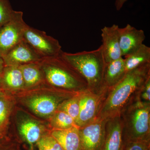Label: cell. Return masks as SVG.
I'll return each mask as SVG.
<instances>
[{"instance_id":"cell-1","label":"cell","mask_w":150,"mask_h":150,"mask_svg":"<svg viewBox=\"0 0 150 150\" xmlns=\"http://www.w3.org/2000/svg\"><path fill=\"white\" fill-rule=\"evenodd\" d=\"M150 78V63L127 72L119 82L108 89L109 94L101 103L97 118L107 120L120 115Z\"/></svg>"},{"instance_id":"cell-2","label":"cell","mask_w":150,"mask_h":150,"mask_svg":"<svg viewBox=\"0 0 150 150\" xmlns=\"http://www.w3.org/2000/svg\"><path fill=\"white\" fill-rule=\"evenodd\" d=\"M61 56L85 80L89 91L96 93L105 89L103 80L106 63L101 46L93 51L76 53L63 51Z\"/></svg>"},{"instance_id":"cell-3","label":"cell","mask_w":150,"mask_h":150,"mask_svg":"<svg viewBox=\"0 0 150 150\" xmlns=\"http://www.w3.org/2000/svg\"><path fill=\"white\" fill-rule=\"evenodd\" d=\"M138 95L120 114L125 144L129 142L150 141V103L142 101Z\"/></svg>"},{"instance_id":"cell-4","label":"cell","mask_w":150,"mask_h":150,"mask_svg":"<svg viewBox=\"0 0 150 150\" xmlns=\"http://www.w3.org/2000/svg\"><path fill=\"white\" fill-rule=\"evenodd\" d=\"M44 81L56 87L75 90L87 89L85 80L61 54L39 61Z\"/></svg>"},{"instance_id":"cell-5","label":"cell","mask_w":150,"mask_h":150,"mask_svg":"<svg viewBox=\"0 0 150 150\" xmlns=\"http://www.w3.org/2000/svg\"><path fill=\"white\" fill-rule=\"evenodd\" d=\"M28 25L23 12L14 11L9 20L0 27V57L2 58L12 48L23 40Z\"/></svg>"},{"instance_id":"cell-6","label":"cell","mask_w":150,"mask_h":150,"mask_svg":"<svg viewBox=\"0 0 150 150\" xmlns=\"http://www.w3.org/2000/svg\"><path fill=\"white\" fill-rule=\"evenodd\" d=\"M23 39L42 59L59 56L63 52L59 40L45 31L28 25Z\"/></svg>"},{"instance_id":"cell-7","label":"cell","mask_w":150,"mask_h":150,"mask_svg":"<svg viewBox=\"0 0 150 150\" xmlns=\"http://www.w3.org/2000/svg\"><path fill=\"white\" fill-rule=\"evenodd\" d=\"M107 120L96 118L83 127L79 128L81 150H100L105 137Z\"/></svg>"},{"instance_id":"cell-8","label":"cell","mask_w":150,"mask_h":150,"mask_svg":"<svg viewBox=\"0 0 150 150\" xmlns=\"http://www.w3.org/2000/svg\"><path fill=\"white\" fill-rule=\"evenodd\" d=\"M79 95V113L76 122L79 128L83 127L97 118L101 105V96L85 90Z\"/></svg>"},{"instance_id":"cell-9","label":"cell","mask_w":150,"mask_h":150,"mask_svg":"<svg viewBox=\"0 0 150 150\" xmlns=\"http://www.w3.org/2000/svg\"><path fill=\"white\" fill-rule=\"evenodd\" d=\"M120 28L116 24L104 26L101 30L102 45L100 46L106 63L122 57L120 45Z\"/></svg>"},{"instance_id":"cell-10","label":"cell","mask_w":150,"mask_h":150,"mask_svg":"<svg viewBox=\"0 0 150 150\" xmlns=\"http://www.w3.org/2000/svg\"><path fill=\"white\" fill-rule=\"evenodd\" d=\"M2 59L5 66H20L39 62L42 58L23 39L12 48Z\"/></svg>"},{"instance_id":"cell-11","label":"cell","mask_w":150,"mask_h":150,"mask_svg":"<svg viewBox=\"0 0 150 150\" xmlns=\"http://www.w3.org/2000/svg\"><path fill=\"white\" fill-rule=\"evenodd\" d=\"M125 145L121 115L107 119L104 141L100 150H124Z\"/></svg>"},{"instance_id":"cell-12","label":"cell","mask_w":150,"mask_h":150,"mask_svg":"<svg viewBox=\"0 0 150 150\" xmlns=\"http://www.w3.org/2000/svg\"><path fill=\"white\" fill-rule=\"evenodd\" d=\"M121 56L125 57L136 51L143 45L146 38L144 31L127 24L119 29Z\"/></svg>"},{"instance_id":"cell-13","label":"cell","mask_w":150,"mask_h":150,"mask_svg":"<svg viewBox=\"0 0 150 150\" xmlns=\"http://www.w3.org/2000/svg\"><path fill=\"white\" fill-rule=\"evenodd\" d=\"M62 101V99L55 96H40L30 99L28 104L37 115L43 117H51L57 110Z\"/></svg>"},{"instance_id":"cell-14","label":"cell","mask_w":150,"mask_h":150,"mask_svg":"<svg viewBox=\"0 0 150 150\" xmlns=\"http://www.w3.org/2000/svg\"><path fill=\"white\" fill-rule=\"evenodd\" d=\"M79 128L52 129L50 135L61 145L63 150H81Z\"/></svg>"},{"instance_id":"cell-15","label":"cell","mask_w":150,"mask_h":150,"mask_svg":"<svg viewBox=\"0 0 150 150\" xmlns=\"http://www.w3.org/2000/svg\"><path fill=\"white\" fill-rule=\"evenodd\" d=\"M0 83L2 90L6 91L25 88L20 66H5L0 74Z\"/></svg>"},{"instance_id":"cell-16","label":"cell","mask_w":150,"mask_h":150,"mask_svg":"<svg viewBox=\"0 0 150 150\" xmlns=\"http://www.w3.org/2000/svg\"><path fill=\"white\" fill-rule=\"evenodd\" d=\"M126 73L123 57L106 63L103 80L105 88H110L115 86L123 78Z\"/></svg>"},{"instance_id":"cell-17","label":"cell","mask_w":150,"mask_h":150,"mask_svg":"<svg viewBox=\"0 0 150 150\" xmlns=\"http://www.w3.org/2000/svg\"><path fill=\"white\" fill-rule=\"evenodd\" d=\"M25 87H32L44 81L43 72L39 62L20 66Z\"/></svg>"},{"instance_id":"cell-18","label":"cell","mask_w":150,"mask_h":150,"mask_svg":"<svg viewBox=\"0 0 150 150\" xmlns=\"http://www.w3.org/2000/svg\"><path fill=\"white\" fill-rule=\"evenodd\" d=\"M124 59L126 72L150 63V48L143 44L140 48Z\"/></svg>"},{"instance_id":"cell-19","label":"cell","mask_w":150,"mask_h":150,"mask_svg":"<svg viewBox=\"0 0 150 150\" xmlns=\"http://www.w3.org/2000/svg\"><path fill=\"white\" fill-rule=\"evenodd\" d=\"M20 133L23 138L32 149L43 136V129L39 124L32 121H24L19 128Z\"/></svg>"},{"instance_id":"cell-20","label":"cell","mask_w":150,"mask_h":150,"mask_svg":"<svg viewBox=\"0 0 150 150\" xmlns=\"http://www.w3.org/2000/svg\"><path fill=\"white\" fill-rule=\"evenodd\" d=\"M4 90H0V133L5 135L11 111V98Z\"/></svg>"},{"instance_id":"cell-21","label":"cell","mask_w":150,"mask_h":150,"mask_svg":"<svg viewBox=\"0 0 150 150\" xmlns=\"http://www.w3.org/2000/svg\"><path fill=\"white\" fill-rule=\"evenodd\" d=\"M50 124L53 129L61 130L78 127L74 120L69 115L58 110L50 117Z\"/></svg>"},{"instance_id":"cell-22","label":"cell","mask_w":150,"mask_h":150,"mask_svg":"<svg viewBox=\"0 0 150 150\" xmlns=\"http://www.w3.org/2000/svg\"><path fill=\"white\" fill-rule=\"evenodd\" d=\"M57 110L64 111L69 115L76 122L79 113V95L63 100L58 108Z\"/></svg>"},{"instance_id":"cell-23","label":"cell","mask_w":150,"mask_h":150,"mask_svg":"<svg viewBox=\"0 0 150 150\" xmlns=\"http://www.w3.org/2000/svg\"><path fill=\"white\" fill-rule=\"evenodd\" d=\"M36 144L38 150H63L61 145L50 134L43 135Z\"/></svg>"},{"instance_id":"cell-24","label":"cell","mask_w":150,"mask_h":150,"mask_svg":"<svg viewBox=\"0 0 150 150\" xmlns=\"http://www.w3.org/2000/svg\"><path fill=\"white\" fill-rule=\"evenodd\" d=\"M14 11L9 0H0V27L10 19Z\"/></svg>"},{"instance_id":"cell-25","label":"cell","mask_w":150,"mask_h":150,"mask_svg":"<svg viewBox=\"0 0 150 150\" xmlns=\"http://www.w3.org/2000/svg\"><path fill=\"white\" fill-rule=\"evenodd\" d=\"M124 150H150V141L127 142Z\"/></svg>"},{"instance_id":"cell-26","label":"cell","mask_w":150,"mask_h":150,"mask_svg":"<svg viewBox=\"0 0 150 150\" xmlns=\"http://www.w3.org/2000/svg\"><path fill=\"white\" fill-rule=\"evenodd\" d=\"M138 97L142 101L150 103V78L142 87Z\"/></svg>"},{"instance_id":"cell-27","label":"cell","mask_w":150,"mask_h":150,"mask_svg":"<svg viewBox=\"0 0 150 150\" xmlns=\"http://www.w3.org/2000/svg\"><path fill=\"white\" fill-rule=\"evenodd\" d=\"M127 1V0H115V5L116 9L117 11L120 10Z\"/></svg>"},{"instance_id":"cell-28","label":"cell","mask_w":150,"mask_h":150,"mask_svg":"<svg viewBox=\"0 0 150 150\" xmlns=\"http://www.w3.org/2000/svg\"><path fill=\"white\" fill-rule=\"evenodd\" d=\"M4 63L3 59L0 57V74L2 71L3 69H4Z\"/></svg>"},{"instance_id":"cell-29","label":"cell","mask_w":150,"mask_h":150,"mask_svg":"<svg viewBox=\"0 0 150 150\" xmlns=\"http://www.w3.org/2000/svg\"><path fill=\"white\" fill-rule=\"evenodd\" d=\"M0 150H8L6 149H5L1 142H0Z\"/></svg>"},{"instance_id":"cell-30","label":"cell","mask_w":150,"mask_h":150,"mask_svg":"<svg viewBox=\"0 0 150 150\" xmlns=\"http://www.w3.org/2000/svg\"><path fill=\"white\" fill-rule=\"evenodd\" d=\"M4 134H2V133H0V142L2 141L4 139L5 137Z\"/></svg>"},{"instance_id":"cell-31","label":"cell","mask_w":150,"mask_h":150,"mask_svg":"<svg viewBox=\"0 0 150 150\" xmlns=\"http://www.w3.org/2000/svg\"><path fill=\"white\" fill-rule=\"evenodd\" d=\"M2 90V88L1 86V83H0V90Z\"/></svg>"}]
</instances>
